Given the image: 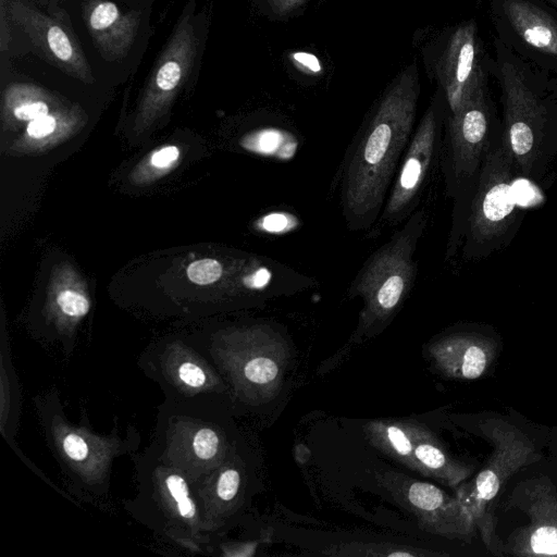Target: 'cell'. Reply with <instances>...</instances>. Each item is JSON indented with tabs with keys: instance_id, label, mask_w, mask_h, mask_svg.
Wrapping results in <instances>:
<instances>
[{
	"instance_id": "obj_10",
	"label": "cell",
	"mask_w": 557,
	"mask_h": 557,
	"mask_svg": "<svg viewBox=\"0 0 557 557\" xmlns=\"http://www.w3.org/2000/svg\"><path fill=\"white\" fill-rule=\"evenodd\" d=\"M492 453L475 476L459 484L457 498L470 512L486 549L504 555V542L496 531V507L500 491L520 469L541 459L532 441L518 428L500 418H487L479 424Z\"/></svg>"
},
{
	"instance_id": "obj_11",
	"label": "cell",
	"mask_w": 557,
	"mask_h": 557,
	"mask_svg": "<svg viewBox=\"0 0 557 557\" xmlns=\"http://www.w3.org/2000/svg\"><path fill=\"white\" fill-rule=\"evenodd\" d=\"M144 375L159 385L166 399H228L230 388L216 367L193 339L164 338L138 356Z\"/></svg>"
},
{
	"instance_id": "obj_20",
	"label": "cell",
	"mask_w": 557,
	"mask_h": 557,
	"mask_svg": "<svg viewBox=\"0 0 557 557\" xmlns=\"http://www.w3.org/2000/svg\"><path fill=\"white\" fill-rule=\"evenodd\" d=\"M436 368L446 376L459 380L481 377L492 366L497 352L493 337L478 332H455L429 346Z\"/></svg>"
},
{
	"instance_id": "obj_31",
	"label": "cell",
	"mask_w": 557,
	"mask_h": 557,
	"mask_svg": "<svg viewBox=\"0 0 557 557\" xmlns=\"http://www.w3.org/2000/svg\"><path fill=\"white\" fill-rule=\"evenodd\" d=\"M552 7L553 9L557 10V0H541Z\"/></svg>"
},
{
	"instance_id": "obj_9",
	"label": "cell",
	"mask_w": 557,
	"mask_h": 557,
	"mask_svg": "<svg viewBox=\"0 0 557 557\" xmlns=\"http://www.w3.org/2000/svg\"><path fill=\"white\" fill-rule=\"evenodd\" d=\"M516 177L500 122L470 200L460 246L465 260L485 259L511 240L520 213L513 189Z\"/></svg>"
},
{
	"instance_id": "obj_12",
	"label": "cell",
	"mask_w": 557,
	"mask_h": 557,
	"mask_svg": "<svg viewBox=\"0 0 557 557\" xmlns=\"http://www.w3.org/2000/svg\"><path fill=\"white\" fill-rule=\"evenodd\" d=\"M447 103L434 101L417 125L394 177L379 222H405L416 210L437 161H441Z\"/></svg>"
},
{
	"instance_id": "obj_29",
	"label": "cell",
	"mask_w": 557,
	"mask_h": 557,
	"mask_svg": "<svg viewBox=\"0 0 557 557\" xmlns=\"http://www.w3.org/2000/svg\"><path fill=\"white\" fill-rule=\"evenodd\" d=\"M267 1H268L269 5L271 7V9L280 15L287 14L306 2V0H267Z\"/></svg>"
},
{
	"instance_id": "obj_21",
	"label": "cell",
	"mask_w": 557,
	"mask_h": 557,
	"mask_svg": "<svg viewBox=\"0 0 557 557\" xmlns=\"http://www.w3.org/2000/svg\"><path fill=\"white\" fill-rule=\"evenodd\" d=\"M409 468L454 488L467 481L474 471L471 465L453 457L426 426L416 421Z\"/></svg>"
},
{
	"instance_id": "obj_18",
	"label": "cell",
	"mask_w": 557,
	"mask_h": 557,
	"mask_svg": "<svg viewBox=\"0 0 557 557\" xmlns=\"http://www.w3.org/2000/svg\"><path fill=\"white\" fill-rule=\"evenodd\" d=\"M248 466L237 445L226 460L196 482L209 552L242 512L247 496Z\"/></svg>"
},
{
	"instance_id": "obj_19",
	"label": "cell",
	"mask_w": 557,
	"mask_h": 557,
	"mask_svg": "<svg viewBox=\"0 0 557 557\" xmlns=\"http://www.w3.org/2000/svg\"><path fill=\"white\" fill-rule=\"evenodd\" d=\"M83 20L103 60L121 62L128 55L137 37L139 12L124 11L110 0H86Z\"/></svg>"
},
{
	"instance_id": "obj_8",
	"label": "cell",
	"mask_w": 557,
	"mask_h": 557,
	"mask_svg": "<svg viewBox=\"0 0 557 557\" xmlns=\"http://www.w3.org/2000/svg\"><path fill=\"white\" fill-rule=\"evenodd\" d=\"M428 223L424 210H416L389 239L372 252L348 288L360 298L357 336L379 332L400 309L417 277L416 250Z\"/></svg>"
},
{
	"instance_id": "obj_23",
	"label": "cell",
	"mask_w": 557,
	"mask_h": 557,
	"mask_svg": "<svg viewBox=\"0 0 557 557\" xmlns=\"http://www.w3.org/2000/svg\"><path fill=\"white\" fill-rule=\"evenodd\" d=\"M332 555H346V556H396V557H411V556H428V555H443L433 552L414 550L411 548H404L393 546L389 544H361L349 543L344 544L338 550L331 553Z\"/></svg>"
},
{
	"instance_id": "obj_25",
	"label": "cell",
	"mask_w": 557,
	"mask_h": 557,
	"mask_svg": "<svg viewBox=\"0 0 557 557\" xmlns=\"http://www.w3.org/2000/svg\"><path fill=\"white\" fill-rule=\"evenodd\" d=\"M187 275L195 284H212L221 277L222 265L218 260L211 258L196 260L188 265Z\"/></svg>"
},
{
	"instance_id": "obj_28",
	"label": "cell",
	"mask_w": 557,
	"mask_h": 557,
	"mask_svg": "<svg viewBox=\"0 0 557 557\" xmlns=\"http://www.w3.org/2000/svg\"><path fill=\"white\" fill-rule=\"evenodd\" d=\"M180 151L175 146H168L156 151L151 157V164L157 168H164L178 158Z\"/></svg>"
},
{
	"instance_id": "obj_22",
	"label": "cell",
	"mask_w": 557,
	"mask_h": 557,
	"mask_svg": "<svg viewBox=\"0 0 557 557\" xmlns=\"http://www.w3.org/2000/svg\"><path fill=\"white\" fill-rule=\"evenodd\" d=\"M51 99L46 90L28 83H14L4 91V104L18 121H33L49 114Z\"/></svg>"
},
{
	"instance_id": "obj_4",
	"label": "cell",
	"mask_w": 557,
	"mask_h": 557,
	"mask_svg": "<svg viewBox=\"0 0 557 557\" xmlns=\"http://www.w3.org/2000/svg\"><path fill=\"white\" fill-rule=\"evenodd\" d=\"M136 494L123 502L135 521L164 541L197 554L209 552L196 482L149 445L132 455Z\"/></svg>"
},
{
	"instance_id": "obj_24",
	"label": "cell",
	"mask_w": 557,
	"mask_h": 557,
	"mask_svg": "<svg viewBox=\"0 0 557 557\" xmlns=\"http://www.w3.org/2000/svg\"><path fill=\"white\" fill-rule=\"evenodd\" d=\"M60 311L70 320H79L89 311V300L81 293L65 289L57 299Z\"/></svg>"
},
{
	"instance_id": "obj_32",
	"label": "cell",
	"mask_w": 557,
	"mask_h": 557,
	"mask_svg": "<svg viewBox=\"0 0 557 557\" xmlns=\"http://www.w3.org/2000/svg\"><path fill=\"white\" fill-rule=\"evenodd\" d=\"M84 1H86V0H84Z\"/></svg>"
},
{
	"instance_id": "obj_6",
	"label": "cell",
	"mask_w": 557,
	"mask_h": 557,
	"mask_svg": "<svg viewBox=\"0 0 557 557\" xmlns=\"http://www.w3.org/2000/svg\"><path fill=\"white\" fill-rule=\"evenodd\" d=\"M193 341L227 383L232 401L255 407L280 392L290 350L272 326L230 329Z\"/></svg>"
},
{
	"instance_id": "obj_27",
	"label": "cell",
	"mask_w": 557,
	"mask_h": 557,
	"mask_svg": "<svg viewBox=\"0 0 557 557\" xmlns=\"http://www.w3.org/2000/svg\"><path fill=\"white\" fill-rule=\"evenodd\" d=\"M9 1L0 0V49L4 52L9 48L11 40L9 21Z\"/></svg>"
},
{
	"instance_id": "obj_2",
	"label": "cell",
	"mask_w": 557,
	"mask_h": 557,
	"mask_svg": "<svg viewBox=\"0 0 557 557\" xmlns=\"http://www.w3.org/2000/svg\"><path fill=\"white\" fill-rule=\"evenodd\" d=\"M488 71L500 90L502 125L518 177L542 183L557 158V76L493 39Z\"/></svg>"
},
{
	"instance_id": "obj_3",
	"label": "cell",
	"mask_w": 557,
	"mask_h": 557,
	"mask_svg": "<svg viewBox=\"0 0 557 557\" xmlns=\"http://www.w3.org/2000/svg\"><path fill=\"white\" fill-rule=\"evenodd\" d=\"M34 407L47 446L69 488L86 502L104 499L109 494L114 461L138 450L139 431L128 424L121 432L115 419L110 433L96 432L85 409L81 411L78 423L72 421L55 386L34 397Z\"/></svg>"
},
{
	"instance_id": "obj_7",
	"label": "cell",
	"mask_w": 557,
	"mask_h": 557,
	"mask_svg": "<svg viewBox=\"0 0 557 557\" xmlns=\"http://www.w3.org/2000/svg\"><path fill=\"white\" fill-rule=\"evenodd\" d=\"M223 401L164 398L158 407L150 445L195 482L221 466L237 446Z\"/></svg>"
},
{
	"instance_id": "obj_14",
	"label": "cell",
	"mask_w": 557,
	"mask_h": 557,
	"mask_svg": "<svg viewBox=\"0 0 557 557\" xmlns=\"http://www.w3.org/2000/svg\"><path fill=\"white\" fill-rule=\"evenodd\" d=\"M377 482L406 510L419 527L430 533L470 543L475 524L468 509L457 496L440 487L393 471L380 472Z\"/></svg>"
},
{
	"instance_id": "obj_16",
	"label": "cell",
	"mask_w": 557,
	"mask_h": 557,
	"mask_svg": "<svg viewBox=\"0 0 557 557\" xmlns=\"http://www.w3.org/2000/svg\"><path fill=\"white\" fill-rule=\"evenodd\" d=\"M9 14L47 63L83 83L94 82L91 66L66 15L55 16L22 0L9 1Z\"/></svg>"
},
{
	"instance_id": "obj_13",
	"label": "cell",
	"mask_w": 557,
	"mask_h": 557,
	"mask_svg": "<svg viewBox=\"0 0 557 557\" xmlns=\"http://www.w3.org/2000/svg\"><path fill=\"white\" fill-rule=\"evenodd\" d=\"M488 14L509 50L557 76V10L541 0H490Z\"/></svg>"
},
{
	"instance_id": "obj_15",
	"label": "cell",
	"mask_w": 557,
	"mask_h": 557,
	"mask_svg": "<svg viewBox=\"0 0 557 557\" xmlns=\"http://www.w3.org/2000/svg\"><path fill=\"white\" fill-rule=\"evenodd\" d=\"M506 509L521 510L529 521L515 529L504 542V555L557 557V487L544 474L516 484Z\"/></svg>"
},
{
	"instance_id": "obj_5",
	"label": "cell",
	"mask_w": 557,
	"mask_h": 557,
	"mask_svg": "<svg viewBox=\"0 0 557 557\" xmlns=\"http://www.w3.org/2000/svg\"><path fill=\"white\" fill-rule=\"evenodd\" d=\"M484 76L462 106L445 119L441 149L446 195L453 200V222L446 258L461 246L470 200L495 131L502 122Z\"/></svg>"
},
{
	"instance_id": "obj_26",
	"label": "cell",
	"mask_w": 557,
	"mask_h": 557,
	"mask_svg": "<svg viewBox=\"0 0 557 557\" xmlns=\"http://www.w3.org/2000/svg\"><path fill=\"white\" fill-rule=\"evenodd\" d=\"M58 120L54 115L47 114L30 121L26 127V132L30 137L42 138L54 132Z\"/></svg>"
},
{
	"instance_id": "obj_30",
	"label": "cell",
	"mask_w": 557,
	"mask_h": 557,
	"mask_svg": "<svg viewBox=\"0 0 557 557\" xmlns=\"http://www.w3.org/2000/svg\"><path fill=\"white\" fill-rule=\"evenodd\" d=\"M41 1L46 4L49 13H51L55 16H65L64 12L60 9V7L58 4L59 0H41Z\"/></svg>"
},
{
	"instance_id": "obj_17",
	"label": "cell",
	"mask_w": 557,
	"mask_h": 557,
	"mask_svg": "<svg viewBox=\"0 0 557 557\" xmlns=\"http://www.w3.org/2000/svg\"><path fill=\"white\" fill-rule=\"evenodd\" d=\"M490 57L475 20L463 21L447 33L436 57L435 75L448 113H455L490 74Z\"/></svg>"
},
{
	"instance_id": "obj_1",
	"label": "cell",
	"mask_w": 557,
	"mask_h": 557,
	"mask_svg": "<svg viewBox=\"0 0 557 557\" xmlns=\"http://www.w3.org/2000/svg\"><path fill=\"white\" fill-rule=\"evenodd\" d=\"M419 92L412 63L385 90L347 151L339 202L344 222L352 232L369 231L380 219L414 131Z\"/></svg>"
}]
</instances>
